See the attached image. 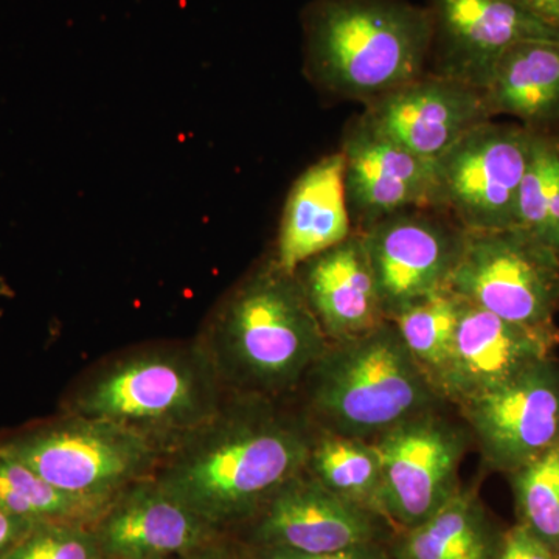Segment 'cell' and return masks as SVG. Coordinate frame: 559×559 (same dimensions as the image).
Returning <instances> with one entry per match:
<instances>
[{
  "mask_svg": "<svg viewBox=\"0 0 559 559\" xmlns=\"http://www.w3.org/2000/svg\"><path fill=\"white\" fill-rule=\"evenodd\" d=\"M316 428L277 400L237 395L207 425L165 452L157 481L221 530L252 520L307 465Z\"/></svg>",
  "mask_w": 559,
  "mask_h": 559,
  "instance_id": "1",
  "label": "cell"
},
{
  "mask_svg": "<svg viewBox=\"0 0 559 559\" xmlns=\"http://www.w3.org/2000/svg\"><path fill=\"white\" fill-rule=\"evenodd\" d=\"M329 345L296 274L272 257L221 301L204 347L237 395L278 400L300 388Z\"/></svg>",
  "mask_w": 559,
  "mask_h": 559,
  "instance_id": "2",
  "label": "cell"
},
{
  "mask_svg": "<svg viewBox=\"0 0 559 559\" xmlns=\"http://www.w3.org/2000/svg\"><path fill=\"white\" fill-rule=\"evenodd\" d=\"M305 73L364 106L428 73L432 28L409 0H312L301 16Z\"/></svg>",
  "mask_w": 559,
  "mask_h": 559,
  "instance_id": "3",
  "label": "cell"
},
{
  "mask_svg": "<svg viewBox=\"0 0 559 559\" xmlns=\"http://www.w3.org/2000/svg\"><path fill=\"white\" fill-rule=\"evenodd\" d=\"M223 385L204 345H157L100 364L62 412L117 423L167 452L216 417Z\"/></svg>",
  "mask_w": 559,
  "mask_h": 559,
  "instance_id": "4",
  "label": "cell"
},
{
  "mask_svg": "<svg viewBox=\"0 0 559 559\" xmlns=\"http://www.w3.org/2000/svg\"><path fill=\"white\" fill-rule=\"evenodd\" d=\"M305 415L318 430L373 441L444 403L393 322L355 340L330 342L301 382Z\"/></svg>",
  "mask_w": 559,
  "mask_h": 559,
  "instance_id": "5",
  "label": "cell"
},
{
  "mask_svg": "<svg viewBox=\"0 0 559 559\" xmlns=\"http://www.w3.org/2000/svg\"><path fill=\"white\" fill-rule=\"evenodd\" d=\"M0 455L62 491L109 506L130 485L154 476L165 451L117 423L62 412L0 437Z\"/></svg>",
  "mask_w": 559,
  "mask_h": 559,
  "instance_id": "6",
  "label": "cell"
},
{
  "mask_svg": "<svg viewBox=\"0 0 559 559\" xmlns=\"http://www.w3.org/2000/svg\"><path fill=\"white\" fill-rule=\"evenodd\" d=\"M448 288L510 322L558 326L559 255L520 227L468 231Z\"/></svg>",
  "mask_w": 559,
  "mask_h": 559,
  "instance_id": "7",
  "label": "cell"
},
{
  "mask_svg": "<svg viewBox=\"0 0 559 559\" xmlns=\"http://www.w3.org/2000/svg\"><path fill=\"white\" fill-rule=\"evenodd\" d=\"M436 407L371 441L380 455L381 516L399 532L429 520L450 502L473 439L463 419Z\"/></svg>",
  "mask_w": 559,
  "mask_h": 559,
  "instance_id": "8",
  "label": "cell"
},
{
  "mask_svg": "<svg viewBox=\"0 0 559 559\" xmlns=\"http://www.w3.org/2000/svg\"><path fill=\"white\" fill-rule=\"evenodd\" d=\"M532 142L533 132L510 120L468 132L436 160L437 207L468 231L514 227Z\"/></svg>",
  "mask_w": 559,
  "mask_h": 559,
  "instance_id": "9",
  "label": "cell"
},
{
  "mask_svg": "<svg viewBox=\"0 0 559 559\" xmlns=\"http://www.w3.org/2000/svg\"><path fill=\"white\" fill-rule=\"evenodd\" d=\"M359 235L382 310L392 320L411 305L450 286L468 230L447 210L412 207L378 219Z\"/></svg>",
  "mask_w": 559,
  "mask_h": 559,
  "instance_id": "10",
  "label": "cell"
},
{
  "mask_svg": "<svg viewBox=\"0 0 559 559\" xmlns=\"http://www.w3.org/2000/svg\"><path fill=\"white\" fill-rule=\"evenodd\" d=\"M457 412L484 468L509 476L559 443V360L532 364Z\"/></svg>",
  "mask_w": 559,
  "mask_h": 559,
  "instance_id": "11",
  "label": "cell"
},
{
  "mask_svg": "<svg viewBox=\"0 0 559 559\" xmlns=\"http://www.w3.org/2000/svg\"><path fill=\"white\" fill-rule=\"evenodd\" d=\"M429 70L484 90L500 55L524 40L559 43V32L513 0H428Z\"/></svg>",
  "mask_w": 559,
  "mask_h": 559,
  "instance_id": "12",
  "label": "cell"
},
{
  "mask_svg": "<svg viewBox=\"0 0 559 559\" xmlns=\"http://www.w3.org/2000/svg\"><path fill=\"white\" fill-rule=\"evenodd\" d=\"M259 549L318 555L381 543L388 524L320 485L307 471L290 477L252 518Z\"/></svg>",
  "mask_w": 559,
  "mask_h": 559,
  "instance_id": "13",
  "label": "cell"
},
{
  "mask_svg": "<svg viewBox=\"0 0 559 559\" xmlns=\"http://www.w3.org/2000/svg\"><path fill=\"white\" fill-rule=\"evenodd\" d=\"M340 151L349 219L358 234L400 210L437 207L436 162L415 156L362 114L348 121Z\"/></svg>",
  "mask_w": 559,
  "mask_h": 559,
  "instance_id": "14",
  "label": "cell"
},
{
  "mask_svg": "<svg viewBox=\"0 0 559 559\" xmlns=\"http://www.w3.org/2000/svg\"><path fill=\"white\" fill-rule=\"evenodd\" d=\"M558 347L559 326L520 325L465 300L440 396L457 409L555 356Z\"/></svg>",
  "mask_w": 559,
  "mask_h": 559,
  "instance_id": "15",
  "label": "cell"
},
{
  "mask_svg": "<svg viewBox=\"0 0 559 559\" xmlns=\"http://www.w3.org/2000/svg\"><path fill=\"white\" fill-rule=\"evenodd\" d=\"M362 116L415 156L430 162L468 132L495 120L480 90L430 72L364 106Z\"/></svg>",
  "mask_w": 559,
  "mask_h": 559,
  "instance_id": "16",
  "label": "cell"
},
{
  "mask_svg": "<svg viewBox=\"0 0 559 559\" xmlns=\"http://www.w3.org/2000/svg\"><path fill=\"white\" fill-rule=\"evenodd\" d=\"M92 530L106 559L186 557L219 535L154 476L120 492Z\"/></svg>",
  "mask_w": 559,
  "mask_h": 559,
  "instance_id": "17",
  "label": "cell"
},
{
  "mask_svg": "<svg viewBox=\"0 0 559 559\" xmlns=\"http://www.w3.org/2000/svg\"><path fill=\"white\" fill-rule=\"evenodd\" d=\"M294 274L330 342L355 340L388 322L358 231L305 261Z\"/></svg>",
  "mask_w": 559,
  "mask_h": 559,
  "instance_id": "18",
  "label": "cell"
},
{
  "mask_svg": "<svg viewBox=\"0 0 559 559\" xmlns=\"http://www.w3.org/2000/svg\"><path fill=\"white\" fill-rule=\"evenodd\" d=\"M345 197V160L341 151L310 165L290 187L280 219L274 260L296 272L301 263L353 234Z\"/></svg>",
  "mask_w": 559,
  "mask_h": 559,
  "instance_id": "19",
  "label": "cell"
},
{
  "mask_svg": "<svg viewBox=\"0 0 559 559\" xmlns=\"http://www.w3.org/2000/svg\"><path fill=\"white\" fill-rule=\"evenodd\" d=\"M492 119L533 134L559 131V43L524 40L500 55L484 90Z\"/></svg>",
  "mask_w": 559,
  "mask_h": 559,
  "instance_id": "20",
  "label": "cell"
},
{
  "mask_svg": "<svg viewBox=\"0 0 559 559\" xmlns=\"http://www.w3.org/2000/svg\"><path fill=\"white\" fill-rule=\"evenodd\" d=\"M502 532L496 528L477 488H460L436 514L399 532L395 559H495Z\"/></svg>",
  "mask_w": 559,
  "mask_h": 559,
  "instance_id": "21",
  "label": "cell"
},
{
  "mask_svg": "<svg viewBox=\"0 0 559 559\" xmlns=\"http://www.w3.org/2000/svg\"><path fill=\"white\" fill-rule=\"evenodd\" d=\"M305 471L334 495L381 516V462L371 441L316 429Z\"/></svg>",
  "mask_w": 559,
  "mask_h": 559,
  "instance_id": "22",
  "label": "cell"
},
{
  "mask_svg": "<svg viewBox=\"0 0 559 559\" xmlns=\"http://www.w3.org/2000/svg\"><path fill=\"white\" fill-rule=\"evenodd\" d=\"M463 305L465 300L462 297L444 288L411 305L390 320L399 330L412 358L439 395L441 380L454 347Z\"/></svg>",
  "mask_w": 559,
  "mask_h": 559,
  "instance_id": "23",
  "label": "cell"
},
{
  "mask_svg": "<svg viewBox=\"0 0 559 559\" xmlns=\"http://www.w3.org/2000/svg\"><path fill=\"white\" fill-rule=\"evenodd\" d=\"M109 506L62 491L28 466L0 455V509L14 516L32 524L72 522L92 527Z\"/></svg>",
  "mask_w": 559,
  "mask_h": 559,
  "instance_id": "24",
  "label": "cell"
},
{
  "mask_svg": "<svg viewBox=\"0 0 559 559\" xmlns=\"http://www.w3.org/2000/svg\"><path fill=\"white\" fill-rule=\"evenodd\" d=\"M514 227L546 242L559 255V143L551 135L533 134Z\"/></svg>",
  "mask_w": 559,
  "mask_h": 559,
  "instance_id": "25",
  "label": "cell"
},
{
  "mask_svg": "<svg viewBox=\"0 0 559 559\" xmlns=\"http://www.w3.org/2000/svg\"><path fill=\"white\" fill-rule=\"evenodd\" d=\"M518 522L559 550V443L507 476Z\"/></svg>",
  "mask_w": 559,
  "mask_h": 559,
  "instance_id": "26",
  "label": "cell"
},
{
  "mask_svg": "<svg viewBox=\"0 0 559 559\" xmlns=\"http://www.w3.org/2000/svg\"><path fill=\"white\" fill-rule=\"evenodd\" d=\"M2 559H106L90 525L44 522L33 525Z\"/></svg>",
  "mask_w": 559,
  "mask_h": 559,
  "instance_id": "27",
  "label": "cell"
},
{
  "mask_svg": "<svg viewBox=\"0 0 559 559\" xmlns=\"http://www.w3.org/2000/svg\"><path fill=\"white\" fill-rule=\"evenodd\" d=\"M495 559H559V550L516 522L500 535Z\"/></svg>",
  "mask_w": 559,
  "mask_h": 559,
  "instance_id": "28",
  "label": "cell"
},
{
  "mask_svg": "<svg viewBox=\"0 0 559 559\" xmlns=\"http://www.w3.org/2000/svg\"><path fill=\"white\" fill-rule=\"evenodd\" d=\"M252 559H395L393 554L382 549L381 543L369 546L353 547V549L331 551V554H296L288 550L259 549Z\"/></svg>",
  "mask_w": 559,
  "mask_h": 559,
  "instance_id": "29",
  "label": "cell"
},
{
  "mask_svg": "<svg viewBox=\"0 0 559 559\" xmlns=\"http://www.w3.org/2000/svg\"><path fill=\"white\" fill-rule=\"evenodd\" d=\"M33 525L35 524L0 509V559L31 532Z\"/></svg>",
  "mask_w": 559,
  "mask_h": 559,
  "instance_id": "30",
  "label": "cell"
},
{
  "mask_svg": "<svg viewBox=\"0 0 559 559\" xmlns=\"http://www.w3.org/2000/svg\"><path fill=\"white\" fill-rule=\"evenodd\" d=\"M533 17L559 32V0H513Z\"/></svg>",
  "mask_w": 559,
  "mask_h": 559,
  "instance_id": "31",
  "label": "cell"
},
{
  "mask_svg": "<svg viewBox=\"0 0 559 559\" xmlns=\"http://www.w3.org/2000/svg\"><path fill=\"white\" fill-rule=\"evenodd\" d=\"M179 559H242L238 557L235 551L227 549V547L221 546V544L213 540V543L207 544V546L201 547V549L191 551V554L186 555V557H180ZM252 559V558H249Z\"/></svg>",
  "mask_w": 559,
  "mask_h": 559,
  "instance_id": "32",
  "label": "cell"
},
{
  "mask_svg": "<svg viewBox=\"0 0 559 559\" xmlns=\"http://www.w3.org/2000/svg\"><path fill=\"white\" fill-rule=\"evenodd\" d=\"M551 138L557 139V140H558V143H559V131L557 132V134L551 135Z\"/></svg>",
  "mask_w": 559,
  "mask_h": 559,
  "instance_id": "33",
  "label": "cell"
}]
</instances>
